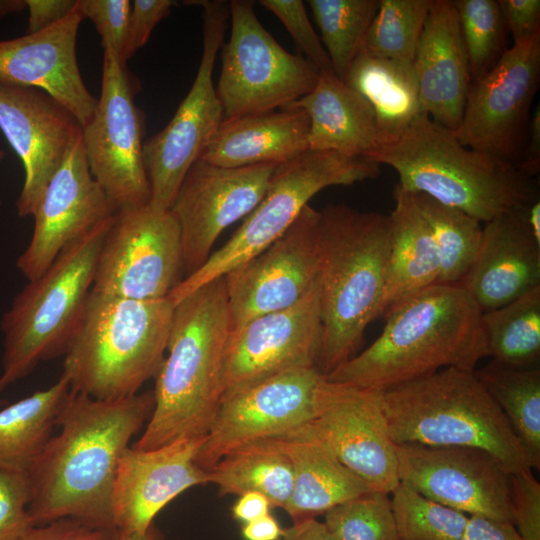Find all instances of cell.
<instances>
[{
    "instance_id": "277c9868",
    "label": "cell",
    "mask_w": 540,
    "mask_h": 540,
    "mask_svg": "<svg viewBox=\"0 0 540 540\" xmlns=\"http://www.w3.org/2000/svg\"><path fill=\"white\" fill-rule=\"evenodd\" d=\"M318 292L326 375L351 359L377 319L390 258L388 215L331 204L319 211Z\"/></svg>"
},
{
    "instance_id": "816d5d0a",
    "label": "cell",
    "mask_w": 540,
    "mask_h": 540,
    "mask_svg": "<svg viewBox=\"0 0 540 540\" xmlns=\"http://www.w3.org/2000/svg\"><path fill=\"white\" fill-rule=\"evenodd\" d=\"M517 168L526 176L534 179L540 171V107L537 105L531 113L524 148L517 163Z\"/></svg>"
},
{
    "instance_id": "f546056e",
    "label": "cell",
    "mask_w": 540,
    "mask_h": 540,
    "mask_svg": "<svg viewBox=\"0 0 540 540\" xmlns=\"http://www.w3.org/2000/svg\"><path fill=\"white\" fill-rule=\"evenodd\" d=\"M394 208L388 215L391 249L385 288L377 319L418 292L437 284L440 253L413 194L396 185Z\"/></svg>"
},
{
    "instance_id": "f6af8a7d",
    "label": "cell",
    "mask_w": 540,
    "mask_h": 540,
    "mask_svg": "<svg viewBox=\"0 0 540 540\" xmlns=\"http://www.w3.org/2000/svg\"><path fill=\"white\" fill-rule=\"evenodd\" d=\"M512 500L520 540H540V484L531 470L512 474Z\"/></svg>"
},
{
    "instance_id": "d6a6232c",
    "label": "cell",
    "mask_w": 540,
    "mask_h": 540,
    "mask_svg": "<svg viewBox=\"0 0 540 540\" xmlns=\"http://www.w3.org/2000/svg\"><path fill=\"white\" fill-rule=\"evenodd\" d=\"M70 391L61 375L49 388L0 410V470L28 471L53 436Z\"/></svg>"
},
{
    "instance_id": "ab89813d",
    "label": "cell",
    "mask_w": 540,
    "mask_h": 540,
    "mask_svg": "<svg viewBox=\"0 0 540 540\" xmlns=\"http://www.w3.org/2000/svg\"><path fill=\"white\" fill-rule=\"evenodd\" d=\"M390 494L398 540L461 539L468 515L434 502L401 482Z\"/></svg>"
},
{
    "instance_id": "7dc6e473",
    "label": "cell",
    "mask_w": 540,
    "mask_h": 540,
    "mask_svg": "<svg viewBox=\"0 0 540 540\" xmlns=\"http://www.w3.org/2000/svg\"><path fill=\"white\" fill-rule=\"evenodd\" d=\"M507 31L514 43L540 32V0H497Z\"/></svg>"
},
{
    "instance_id": "836d02e7",
    "label": "cell",
    "mask_w": 540,
    "mask_h": 540,
    "mask_svg": "<svg viewBox=\"0 0 540 540\" xmlns=\"http://www.w3.org/2000/svg\"><path fill=\"white\" fill-rule=\"evenodd\" d=\"M475 374L520 441L530 469H540V368L516 369L493 361Z\"/></svg>"
},
{
    "instance_id": "484cf974",
    "label": "cell",
    "mask_w": 540,
    "mask_h": 540,
    "mask_svg": "<svg viewBox=\"0 0 540 540\" xmlns=\"http://www.w3.org/2000/svg\"><path fill=\"white\" fill-rule=\"evenodd\" d=\"M412 64L420 113L456 131L472 79L453 1L431 0Z\"/></svg>"
},
{
    "instance_id": "d590c367",
    "label": "cell",
    "mask_w": 540,
    "mask_h": 540,
    "mask_svg": "<svg viewBox=\"0 0 540 540\" xmlns=\"http://www.w3.org/2000/svg\"><path fill=\"white\" fill-rule=\"evenodd\" d=\"M412 194L440 253L441 271L437 284L458 285L477 256L483 231L481 222L425 194Z\"/></svg>"
},
{
    "instance_id": "94428289",
    "label": "cell",
    "mask_w": 540,
    "mask_h": 540,
    "mask_svg": "<svg viewBox=\"0 0 540 540\" xmlns=\"http://www.w3.org/2000/svg\"><path fill=\"white\" fill-rule=\"evenodd\" d=\"M7 404V401L4 399H0V407L5 406Z\"/></svg>"
},
{
    "instance_id": "681fc988",
    "label": "cell",
    "mask_w": 540,
    "mask_h": 540,
    "mask_svg": "<svg viewBox=\"0 0 540 540\" xmlns=\"http://www.w3.org/2000/svg\"><path fill=\"white\" fill-rule=\"evenodd\" d=\"M75 3V0H26L29 11L26 34L44 30L63 19Z\"/></svg>"
},
{
    "instance_id": "3957f363",
    "label": "cell",
    "mask_w": 540,
    "mask_h": 540,
    "mask_svg": "<svg viewBox=\"0 0 540 540\" xmlns=\"http://www.w3.org/2000/svg\"><path fill=\"white\" fill-rule=\"evenodd\" d=\"M230 331L224 276L174 305L167 356L154 377V409L131 447L148 450L207 435L221 403Z\"/></svg>"
},
{
    "instance_id": "f1b7e54d",
    "label": "cell",
    "mask_w": 540,
    "mask_h": 540,
    "mask_svg": "<svg viewBox=\"0 0 540 540\" xmlns=\"http://www.w3.org/2000/svg\"><path fill=\"white\" fill-rule=\"evenodd\" d=\"M293 470V486L284 510L293 523L324 515L334 506L372 490L346 468L308 427L276 437Z\"/></svg>"
},
{
    "instance_id": "4fadbf2b",
    "label": "cell",
    "mask_w": 540,
    "mask_h": 540,
    "mask_svg": "<svg viewBox=\"0 0 540 540\" xmlns=\"http://www.w3.org/2000/svg\"><path fill=\"white\" fill-rule=\"evenodd\" d=\"M183 277L180 229L170 209L148 203L116 212L98 256L92 291L159 300Z\"/></svg>"
},
{
    "instance_id": "f907efd6",
    "label": "cell",
    "mask_w": 540,
    "mask_h": 540,
    "mask_svg": "<svg viewBox=\"0 0 540 540\" xmlns=\"http://www.w3.org/2000/svg\"><path fill=\"white\" fill-rule=\"evenodd\" d=\"M460 540H520V537L511 521L470 515Z\"/></svg>"
},
{
    "instance_id": "f35d334b",
    "label": "cell",
    "mask_w": 540,
    "mask_h": 540,
    "mask_svg": "<svg viewBox=\"0 0 540 540\" xmlns=\"http://www.w3.org/2000/svg\"><path fill=\"white\" fill-rule=\"evenodd\" d=\"M472 81L507 50L506 26L497 0H454Z\"/></svg>"
},
{
    "instance_id": "8fae6325",
    "label": "cell",
    "mask_w": 540,
    "mask_h": 540,
    "mask_svg": "<svg viewBox=\"0 0 540 540\" xmlns=\"http://www.w3.org/2000/svg\"><path fill=\"white\" fill-rule=\"evenodd\" d=\"M202 7L203 50L193 84L169 123L144 141L143 160L150 185V205L170 209L179 187L221 123L224 111L213 84L217 53L223 46L229 3L193 1Z\"/></svg>"
},
{
    "instance_id": "30bf717a",
    "label": "cell",
    "mask_w": 540,
    "mask_h": 540,
    "mask_svg": "<svg viewBox=\"0 0 540 540\" xmlns=\"http://www.w3.org/2000/svg\"><path fill=\"white\" fill-rule=\"evenodd\" d=\"M229 13L231 34L221 48L216 87L225 119L280 109L311 92L319 70L273 38L252 1H230Z\"/></svg>"
},
{
    "instance_id": "cb8c5ba5",
    "label": "cell",
    "mask_w": 540,
    "mask_h": 540,
    "mask_svg": "<svg viewBox=\"0 0 540 540\" xmlns=\"http://www.w3.org/2000/svg\"><path fill=\"white\" fill-rule=\"evenodd\" d=\"M84 16L77 4L39 32L0 41V84L37 88L70 111L84 127L98 98L87 89L77 62L76 41Z\"/></svg>"
},
{
    "instance_id": "4dcf8cb0",
    "label": "cell",
    "mask_w": 540,
    "mask_h": 540,
    "mask_svg": "<svg viewBox=\"0 0 540 540\" xmlns=\"http://www.w3.org/2000/svg\"><path fill=\"white\" fill-rule=\"evenodd\" d=\"M344 82L370 106L382 143L397 138L421 114L412 62L375 57L360 51Z\"/></svg>"
},
{
    "instance_id": "6f0895ef",
    "label": "cell",
    "mask_w": 540,
    "mask_h": 540,
    "mask_svg": "<svg viewBox=\"0 0 540 540\" xmlns=\"http://www.w3.org/2000/svg\"><path fill=\"white\" fill-rule=\"evenodd\" d=\"M113 540H163V535L154 524L143 535L127 534L116 530Z\"/></svg>"
},
{
    "instance_id": "6da1fadb",
    "label": "cell",
    "mask_w": 540,
    "mask_h": 540,
    "mask_svg": "<svg viewBox=\"0 0 540 540\" xmlns=\"http://www.w3.org/2000/svg\"><path fill=\"white\" fill-rule=\"evenodd\" d=\"M154 392L99 400L70 391L53 435L28 469V516L33 527L69 518L116 530L112 491L119 461L148 422Z\"/></svg>"
},
{
    "instance_id": "7a4b0ae2",
    "label": "cell",
    "mask_w": 540,
    "mask_h": 540,
    "mask_svg": "<svg viewBox=\"0 0 540 540\" xmlns=\"http://www.w3.org/2000/svg\"><path fill=\"white\" fill-rule=\"evenodd\" d=\"M482 313L461 286L432 285L390 311L368 348L323 376L383 392L443 368L475 369L488 357Z\"/></svg>"
},
{
    "instance_id": "ee69618b",
    "label": "cell",
    "mask_w": 540,
    "mask_h": 540,
    "mask_svg": "<svg viewBox=\"0 0 540 540\" xmlns=\"http://www.w3.org/2000/svg\"><path fill=\"white\" fill-rule=\"evenodd\" d=\"M84 18L90 19L101 36L104 50L120 60L131 10L129 0H76ZM120 63V62H119Z\"/></svg>"
},
{
    "instance_id": "9c48e42d",
    "label": "cell",
    "mask_w": 540,
    "mask_h": 540,
    "mask_svg": "<svg viewBox=\"0 0 540 540\" xmlns=\"http://www.w3.org/2000/svg\"><path fill=\"white\" fill-rule=\"evenodd\" d=\"M380 165L335 151L308 150L276 166L267 190L240 227L167 297L174 305L196 289L222 277L278 239L321 190L375 178Z\"/></svg>"
},
{
    "instance_id": "7402d4cb",
    "label": "cell",
    "mask_w": 540,
    "mask_h": 540,
    "mask_svg": "<svg viewBox=\"0 0 540 540\" xmlns=\"http://www.w3.org/2000/svg\"><path fill=\"white\" fill-rule=\"evenodd\" d=\"M0 129L24 168L17 213L32 216L51 177L82 134V126L44 91L0 84Z\"/></svg>"
},
{
    "instance_id": "91938a15",
    "label": "cell",
    "mask_w": 540,
    "mask_h": 540,
    "mask_svg": "<svg viewBox=\"0 0 540 540\" xmlns=\"http://www.w3.org/2000/svg\"><path fill=\"white\" fill-rule=\"evenodd\" d=\"M4 157H5V152L0 148V161L4 159ZM0 204H1V200H0Z\"/></svg>"
},
{
    "instance_id": "c3c4849f",
    "label": "cell",
    "mask_w": 540,
    "mask_h": 540,
    "mask_svg": "<svg viewBox=\"0 0 540 540\" xmlns=\"http://www.w3.org/2000/svg\"><path fill=\"white\" fill-rule=\"evenodd\" d=\"M115 532L91 528L73 519L62 518L32 527L22 540H113Z\"/></svg>"
},
{
    "instance_id": "52a82bcc",
    "label": "cell",
    "mask_w": 540,
    "mask_h": 540,
    "mask_svg": "<svg viewBox=\"0 0 540 540\" xmlns=\"http://www.w3.org/2000/svg\"><path fill=\"white\" fill-rule=\"evenodd\" d=\"M395 445L473 447L494 456L511 474L531 470L505 415L475 369L448 367L381 392Z\"/></svg>"
},
{
    "instance_id": "44dd1931",
    "label": "cell",
    "mask_w": 540,
    "mask_h": 540,
    "mask_svg": "<svg viewBox=\"0 0 540 540\" xmlns=\"http://www.w3.org/2000/svg\"><path fill=\"white\" fill-rule=\"evenodd\" d=\"M117 210L93 178L82 134L47 184L33 213L31 240L16 266L28 280L39 277L59 253Z\"/></svg>"
},
{
    "instance_id": "ba28073f",
    "label": "cell",
    "mask_w": 540,
    "mask_h": 540,
    "mask_svg": "<svg viewBox=\"0 0 540 540\" xmlns=\"http://www.w3.org/2000/svg\"><path fill=\"white\" fill-rule=\"evenodd\" d=\"M114 217L67 245L14 297L1 320L0 392L43 361L64 356L92 290L98 256Z\"/></svg>"
},
{
    "instance_id": "2e32d148",
    "label": "cell",
    "mask_w": 540,
    "mask_h": 540,
    "mask_svg": "<svg viewBox=\"0 0 540 540\" xmlns=\"http://www.w3.org/2000/svg\"><path fill=\"white\" fill-rule=\"evenodd\" d=\"M307 425L372 490L390 494L399 484L396 445L388 433L381 392L322 376Z\"/></svg>"
},
{
    "instance_id": "5bb4252c",
    "label": "cell",
    "mask_w": 540,
    "mask_h": 540,
    "mask_svg": "<svg viewBox=\"0 0 540 540\" xmlns=\"http://www.w3.org/2000/svg\"><path fill=\"white\" fill-rule=\"evenodd\" d=\"M540 80V32L513 43L482 77L472 81L459 128L465 146L517 165Z\"/></svg>"
},
{
    "instance_id": "83f0119b",
    "label": "cell",
    "mask_w": 540,
    "mask_h": 540,
    "mask_svg": "<svg viewBox=\"0 0 540 540\" xmlns=\"http://www.w3.org/2000/svg\"><path fill=\"white\" fill-rule=\"evenodd\" d=\"M294 103L309 118V150L366 159L382 143L370 106L333 72L319 71L311 92Z\"/></svg>"
},
{
    "instance_id": "9f6ffc18",
    "label": "cell",
    "mask_w": 540,
    "mask_h": 540,
    "mask_svg": "<svg viewBox=\"0 0 540 540\" xmlns=\"http://www.w3.org/2000/svg\"><path fill=\"white\" fill-rule=\"evenodd\" d=\"M524 215L528 227L534 237L540 241V201L539 198L524 207Z\"/></svg>"
},
{
    "instance_id": "1f68e13d",
    "label": "cell",
    "mask_w": 540,
    "mask_h": 540,
    "mask_svg": "<svg viewBox=\"0 0 540 540\" xmlns=\"http://www.w3.org/2000/svg\"><path fill=\"white\" fill-rule=\"evenodd\" d=\"M207 473L219 496L254 491L264 495L272 508L284 509L293 486L291 462L276 437L250 441L228 451Z\"/></svg>"
},
{
    "instance_id": "680465c9",
    "label": "cell",
    "mask_w": 540,
    "mask_h": 540,
    "mask_svg": "<svg viewBox=\"0 0 540 540\" xmlns=\"http://www.w3.org/2000/svg\"><path fill=\"white\" fill-rule=\"evenodd\" d=\"M27 8L26 0H5L0 1V15L11 12H20Z\"/></svg>"
},
{
    "instance_id": "e575fe53",
    "label": "cell",
    "mask_w": 540,
    "mask_h": 540,
    "mask_svg": "<svg viewBox=\"0 0 540 540\" xmlns=\"http://www.w3.org/2000/svg\"><path fill=\"white\" fill-rule=\"evenodd\" d=\"M488 356L509 368L539 367L540 286L482 313Z\"/></svg>"
},
{
    "instance_id": "603a6c76",
    "label": "cell",
    "mask_w": 540,
    "mask_h": 540,
    "mask_svg": "<svg viewBox=\"0 0 540 540\" xmlns=\"http://www.w3.org/2000/svg\"><path fill=\"white\" fill-rule=\"evenodd\" d=\"M206 436L177 440L148 450L129 446L117 468L112 491L115 529L145 534L156 515L189 488L209 483L196 463Z\"/></svg>"
},
{
    "instance_id": "11a10c76",
    "label": "cell",
    "mask_w": 540,
    "mask_h": 540,
    "mask_svg": "<svg viewBox=\"0 0 540 540\" xmlns=\"http://www.w3.org/2000/svg\"><path fill=\"white\" fill-rule=\"evenodd\" d=\"M281 540H336L323 522L316 518L293 523L284 529Z\"/></svg>"
},
{
    "instance_id": "b9f144b4",
    "label": "cell",
    "mask_w": 540,
    "mask_h": 540,
    "mask_svg": "<svg viewBox=\"0 0 540 540\" xmlns=\"http://www.w3.org/2000/svg\"><path fill=\"white\" fill-rule=\"evenodd\" d=\"M259 4L283 23L310 63L319 71L333 72L320 36L314 30L301 0H260Z\"/></svg>"
},
{
    "instance_id": "e0dca14e",
    "label": "cell",
    "mask_w": 540,
    "mask_h": 540,
    "mask_svg": "<svg viewBox=\"0 0 540 540\" xmlns=\"http://www.w3.org/2000/svg\"><path fill=\"white\" fill-rule=\"evenodd\" d=\"M399 481L468 516L513 522L512 474L473 447L396 445Z\"/></svg>"
},
{
    "instance_id": "f5cc1de1",
    "label": "cell",
    "mask_w": 540,
    "mask_h": 540,
    "mask_svg": "<svg viewBox=\"0 0 540 540\" xmlns=\"http://www.w3.org/2000/svg\"><path fill=\"white\" fill-rule=\"evenodd\" d=\"M271 508L270 501L264 495L250 491L239 495L231 513L235 520L246 524L269 514Z\"/></svg>"
},
{
    "instance_id": "5b68a950",
    "label": "cell",
    "mask_w": 540,
    "mask_h": 540,
    "mask_svg": "<svg viewBox=\"0 0 540 540\" xmlns=\"http://www.w3.org/2000/svg\"><path fill=\"white\" fill-rule=\"evenodd\" d=\"M367 160L392 167L399 185L488 222L538 199L534 180L515 164L463 145L454 131L420 114Z\"/></svg>"
},
{
    "instance_id": "8d00e7d4",
    "label": "cell",
    "mask_w": 540,
    "mask_h": 540,
    "mask_svg": "<svg viewBox=\"0 0 540 540\" xmlns=\"http://www.w3.org/2000/svg\"><path fill=\"white\" fill-rule=\"evenodd\" d=\"M377 0H309L334 74L345 80L377 12Z\"/></svg>"
},
{
    "instance_id": "ac0fdd59",
    "label": "cell",
    "mask_w": 540,
    "mask_h": 540,
    "mask_svg": "<svg viewBox=\"0 0 540 540\" xmlns=\"http://www.w3.org/2000/svg\"><path fill=\"white\" fill-rule=\"evenodd\" d=\"M318 218V210L305 206L278 239L224 275L231 329L293 306L316 286Z\"/></svg>"
},
{
    "instance_id": "8992f818",
    "label": "cell",
    "mask_w": 540,
    "mask_h": 540,
    "mask_svg": "<svg viewBox=\"0 0 540 540\" xmlns=\"http://www.w3.org/2000/svg\"><path fill=\"white\" fill-rule=\"evenodd\" d=\"M174 304L91 290L64 355L71 390L99 400L139 393L158 372L167 349Z\"/></svg>"
},
{
    "instance_id": "4316f807",
    "label": "cell",
    "mask_w": 540,
    "mask_h": 540,
    "mask_svg": "<svg viewBox=\"0 0 540 540\" xmlns=\"http://www.w3.org/2000/svg\"><path fill=\"white\" fill-rule=\"evenodd\" d=\"M309 118L295 103L224 119L199 159L226 168L279 165L309 150Z\"/></svg>"
},
{
    "instance_id": "ffe728a7",
    "label": "cell",
    "mask_w": 540,
    "mask_h": 540,
    "mask_svg": "<svg viewBox=\"0 0 540 540\" xmlns=\"http://www.w3.org/2000/svg\"><path fill=\"white\" fill-rule=\"evenodd\" d=\"M318 368L285 371L221 401L196 463L208 471L228 451L250 441L284 436L313 416Z\"/></svg>"
},
{
    "instance_id": "9a60e30c",
    "label": "cell",
    "mask_w": 540,
    "mask_h": 540,
    "mask_svg": "<svg viewBox=\"0 0 540 540\" xmlns=\"http://www.w3.org/2000/svg\"><path fill=\"white\" fill-rule=\"evenodd\" d=\"M322 331L318 282L293 306L231 329L223 356L221 401L279 373L318 368Z\"/></svg>"
},
{
    "instance_id": "db71d44e",
    "label": "cell",
    "mask_w": 540,
    "mask_h": 540,
    "mask_svg": "<svg viewBox=\"0 0 540 540\" xmlns=\"http://www.w3.org/2000/svg\"><path fill=\"white\" fill-rule=\"evenodd\" d=\"M245 540H281L284 529L271 513L243 524L241 529Z\"/></svg>"
},
{
    "instance_id": "d6986e66",
    "label": "cell",
    "mask_w": 540,
    "mask_h": 540,
    "mask_svg": "<svg viewBox=\"0 0 540 540\" xmlns=\"http://www.w3.org/2000/svg\"><path fill=\"white\" fill-rule=\"evenodd\" d=\"M276 166L226 168L201 159L192 164L170 207L180 229L183 279L207 261L227 227L256 207Z\"/></svg>"
},
{
    "instance_id": "7bdbcfd3",
    "label": "cell",
    "mask_w": 540,
    "mask_h": 540,
    "mask_svg": "<svg viewBox=\"0 0 540 540\" xmlns=\"http://www.w3.org/2000/svg\"><path fill=\"white\" fill-rule=\"evenodd\" d=\"M26 472L0 470V540H22L33 527L28 516Z\"/></svg>"
},
{
    "instance_id": "bcb514c9",
    "label": "cell",
    "mask_w": 540,
    "mask_h": 540,
    "mask_svg": "<svg viewBox=\"0 0 540 540\" xmlns=\"http://www.w3.org/2000/svg\"><path fill=\"white\" fill-rule=\"evenodd\" d=\"M172 0H134L128 19L125 43L120 57V64L126 62L143 47L156 25L166 18L175 5Z\"/></svg>"
},
{
    "instance_id": "74e56055",
    "label": "cell",
    "mask_w": 540,
    "mask_h": 540,
    "mask_svg": "<svg viewBox=\"0 0 540 540\" xmlns=\"http://www.w3.org/2000/svg\"><path fill=\"white\" fill-rule=\"evenodd\" d=\"M430 5L431 0H380L360 51L413 62Z\"/></svg>"
},
{
    "instance_id": "60d3db41",
    "label": "cell",
    "mask_w": 540,
    "mask_h": 540,
    "mask_svg": "<svg viewBox=\"0 0 540 540\" xmlns=\"http://www.w3.org/2000/svg\"><path fill=\"white\" fill-rule=\"evenodd\" d=\"M389 495H357L328 510L323 523L336 540H398Z\"/></svg>"
},
{
    "instance_id": "7c38bea8",
    "label": "cell",
    "mask_w": 540,
    "mask_h": 540,
    "mask_svg": "<svg viewBox=\"0 0 540 540\" xmlns=\"http://www.w3.org/2000/svg\"><path fill=\"white\" fill-rule=\"evenodd\" d=\"M138 90L126 65L104 50L101 95L82 127V140L90 172L117 211L151 199L143 160L144 114L135 103Z\"/></svg>"
},
{
    "instance_id": "d4e9b609",
    "label": "cell",
    "mask_w": 540,
    "mask_h": 540,
    "mask_svg": "<svg viewBox=\"0 0 540 540\" xmlns=\"http://www.w3.org/2000/svg\"><path fill=\"white\" fill-rule=\"evenodd\" d=\"M525 206L485 223L477 256L458 284L482 312L540 286V241L528 227Z\"/></svg>"
}]
</instances>
